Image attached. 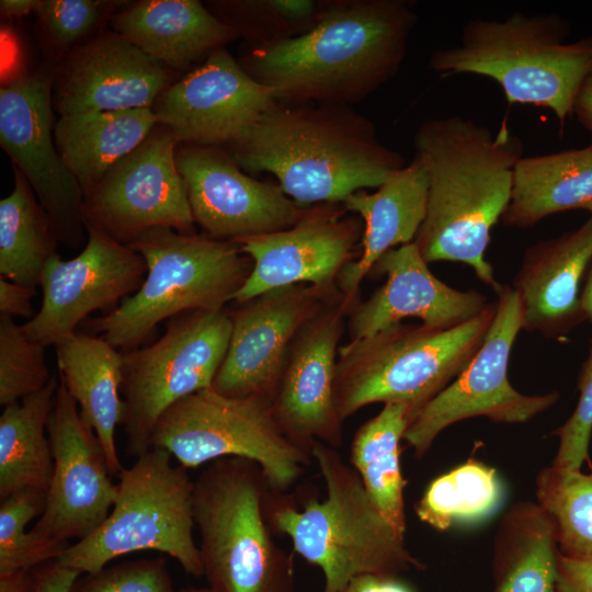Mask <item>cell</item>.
Returning a JSON list of instances; mask_svg holds the SVG:
<instances>
[{
    "label": "cell",
    "mask_w": 592,
    "mask_h": 592,
    "mask_svg": "<svg viewBox=\"0 0 592 592\" xmlns=\"http://www.w3.org/2000/svg\"><path fill=\"white\" fill-rule=\"evenodd\" d=\"M277 105L226 47L170 84L151 110L180 144L227 145Z\"/></svg>",
    "instance_id": "obj_21"
},
{
    "label": "cell",
    "mask_w": 592,
    "mask_h": 592,
    "mask_svg": "<svg viewBox=\"0 0 592 592\" xmlns=\"http://www.w3.org/2000/svg\"><path fill=\"white\" fill-rule=\"evenodd\" d=\"M247 458L207 464L194 480L193 517L203 576L213 592H296L294 563L273 539V494Z\"/></svg>",
    "instance_id": "obj_6"
},
{
    "label": "cell",
    "mask_w": 592,
    "mask_h": 592,
    "mask_svg": "<svg viewBox=\"0 0 592 592\" xmlns=\"http://www.w3.org/2000/svg\"><path fill=\"white\" fill-rule=\"evenodd\" d=\"M536 497L554 525L559 551L592 556V473L550 465L537 476Z\"/></svg>",
    "instance_id": "obj_35"
},
{
    "label": "cell",
    "mask_w": 592,
    "mask_h": 592,
    "mask_svg": "<svg viewBox=\"0 0 592 592\" xmlns=\"http://www.w3.org/2000/svg\"><path fill=\"white\" fill-rule=\"evenodd\" d=\"M591 258L592 215L578 229L526 249L513 286L524 330L559 338L585 320L580 294Z\"/></svg>",
    "instance_id": "obj_24"
},
{
    "label": "cell",
    "mask_w": 592,
    "mask_h": 592,
    "mask_svg": "<svg viewBox=\"0 0 592 592\" xmlns=\"http://www.w3.org/2000/svg\"><path fill=\"white\" fill-rule=\"evenodd\" d=\"M310 456L323 478L326 498H310L299 510L273 492L269 517L274 531L289 537L295 553L322 570V592H339L362 574L422 569L405 535L379 512L337 448L316 442Z\"/></svg>",
    "instance_id": "obj_4"
},
{
    "label": "cell",
    "mask_w": 592,
    "mask_h": 592,
    "mask_svg": "<svg viewBox=\"0 0 592 592\" xmlns=\"http://www.w3.org/2000/svg\"><path fill=\"white\" fill-rule=\"evenodd\" d=\"M414 415L407 403L388 402L354 433L350 462L369 498L384 517L401 534L406 532L400 441Z\"/></svg>",
    "instance_id": "obj_32"
},
{
    "label": "cell",
    "mask_w": 592,
    "mask_h": 592,
    "mask_svg": "<svg viewBox=\"0 0 592 592\" xmlns=\"http://www.w3.org/2000/svg\"><path fill=\"white\" fill-rule=\"evenodd\" d=\"M179 592H213L209 588H195L186 587L181 589Z\"/></svg>",
    "instance_id": "obj_50"
},
{
    "label": "cell",
    "mask_w": 592,
    "mask_h": 592,
    "mask_svg": "<svg viewBox=\"0 0 592 592\" xmlns=\"http://www.w3.org/2000/svg\"><path fill=\"white\" fill-rule=\"evenodd\" d=\"M58 242L52 219L14 167L13 190L0 201V276L36 288Z\"/></svg>",
    "instance_id": "obj_33"
},
{
    "label": "cell",
    "mask_w": 592,
    "mask_h": 592,
    "mask_svg": "<svg viewBox=\"0 0 592 592\" xmlns=\"http://www.w3.org/2000/svg\"><path fill=\"white\" fill-rule=\"evenodd\" d=\"M110 5L94 0H41L35 13L50 41L69 47L94 30Z\"/></svg>",
    "instance_id": "obj_41"
},
{
    "label": "cell",
    "mask_w": 592,
    "mask_h": 592,
    "mask_svg": "<svg viewBox=\"0 0 592 592\" xmlns=\"http://www.w3.org/2000/svg\"><path fill=\"white\" fill-rule=\"evenodd\" d=\"M592 215V147L522 157L514 170L505 226L530 228L557 213Z\"/></svg>",
    "instance_id": "obj_28"
},
{
    "label": "cell",
    "mask_w": 592,
    "mask_h": 592,
    "mask_svg": "<svg viewBox=\"0 0 592 592\" xmlns=\"http://www.w3.org/2000/svg\"><path fill=\"white\" fill-rule=\"evenodd\" d=\"M38 0H1L0 10L3 15L22 16L36 11Z\"/></svg>",
    "instance_id": "obj_48"
},
{
    "label": "cell",
    "mask_w": 592,
    "mask_h": 592,
    "mask_svg": "<svg viewBox=\"0 0 592 592\" xmlns=\"http://www.w3.org/2000/svg\"><path fill=\"white\" fill-rule=\"evenodd\" d=\"M497 294L496 314L482 344L455 380L414 414L405 432L403 440L417 457H422L436 436L458 421L483 415L498 423H523L559 398L556 391L523 395L510 384L509 360L523 329V309L513 287L502 285Z\"/></svg>",
    "instance_id": "obj_12"
},
{
    "label": "cell",
    "mask_w": 592,
    "mask_h": 592,
    "mask_svg": "<svg viewBox=\"0 0 592 592\" xmlns=\"http://www.w3.org/2000/svg\"><path fill=\"white\" fill-rule=\"evenodd\" d=\"M369 274L386 275V283L348 315L350 340L373 335L409 317L431 328L449 329L489 306L479 292L455 289L433 275L414 242L385 252Z\"/></svg>",
    "instance_id": "obj_23"
},
{
    "label": "cell",
    "mask_w": 592,
    "mask_h": 592,
    "mask_svg": "<svg viewBox=\"0 0 592 592\" xmlns=\"http://www.w3.org/2000/svg\"><path fill=\"white\" fill-rule=\"evenodd\" d=\"M350 311L339 293L299 329L271 399L283 434L309 456L316 442L334 448L342 445L334 382L339 342Z\"/></svg>",
    "instance_id": "obj_19"
},
{
    "label": "cell",
    "mask_w": 592,
    "mask_h": 592,
    "mask_svg": "<svg viewBox=\"0 0 592 592\" xmlns=\"http://www.w3.org/2000/svg\"><path fill=\"white\" fill-rule=\"evenodd\" d=\"M130 247L146 262L144 283L114 310L86 323L121 352L140 348L166 319L224 310L252 270V261L236 242L203 234L156 228Z\"/></svg>",
    "instance_id": "obj_7"
},
{
    "label": "cell",
    "mask_w": 592,
    "mask_h": 592,
    "mask_svg": "<svg viewBox=\"0 0 592 592\" xmlns=\"http://www.w3.org/2000/svg\"><path fill=\"white\" fill-rule=\"evenodd\" d=\"M569 33V23L554 13L473 19L457 44L431 54L429 68L444 76L490 78L509 103L548 109L563 125L592 72V36L566 42Z\"/></svg>",
    "instance_id": "obj_5"
},
{
    "label": "cell",
    "mask_w": 592,
    "mask_h": 592,
    "mask_svg": "<svg viewBox=\"0 0 592 592\" xmlns=\"http://www.w3.org/2000/svg\"><path fill=\"white\" fill-rule=\"evenodd\" d=\"M346 213L342 203L317 204L291 228L234 240L252 261L234 301L299 283L338 288L337 280L356 259L355 247L364 231L362 219Z\"/></svg>",
    "instance_id": "obj_20"
},
{
    "label": "cell",
    "mask_w": 592,
    "mask_h": 592,
    "mask_svg": "<svg viewBox=\"0 0 592 592\" xmlns=\"http://www.w3.org/2000/svg\"><path fill=\"white\" fill-rule=\"evenodd\" d=\"M557 592H592V556L558 553Z\"/></svg>",
    "instance_id": "obj_42"
},
{
    "label": "cell",
    "mask_w": 592,
    "mask_h": 592,
    "mask_svg": "<svg viewBox=\"0 0 592 592\" xmlns=\"http://www.w3.org/2000/svg\"><path fill=\"white\" fill-rule=\"evenodd\" d=\"M497 471L474 458L435 478L414 505L417 516L445 531L455 524L476 523L492 515L503 501Z\"/></svg>",
    "instance_id": "obj_34"
},
{
    "label": "cell",
    "mask_w": 592,
    "mask_h": 592,
    "mask_svg": "<svg viewBox=\"0 0 592 592\" xmlns=\"http://www.w3.org/2000/svg\"><path fill=\"white\" fill-rule=\"evenodd\" d=\"M580 303L585 319L592 322V258L583 276Z\"/></svg>",
    "instance_id": "obj_49"
},
{
    "label": "cell",
    "mask_w": 592,
    "mask_h": 592,
    "mask_svg": "<svg viewBox=\"0 0 592 592\" xmlns=\"http://www.w3.org/2000/svg\"><path fill=\"white\" fill-rule=\"evenodd\" d=\"M578 389L580 396L574 411L553 432L559 445L551 466L561 470H580L588 459L592 433V340L578 375Z\"/></svg>",
    "instance_id": "obj_40"
},
{
    "label": "cell",
    "mask_w": 592,
    "mask_h": 592,
    "mask_svg": "<svg viewBox=\"0 0 592 592\" xmlns=\"http://www.w3.org/2000/svg\"><path fill=\"white\" fill-rule=\"evenodd\" d=\"M572 114L578 122L590 133L592 147V72L581 84L573 103Z\"/></svg>",
    "instance_id": "obj_46"
},
{
    "label": "cell",
    "mask_w": 592,
    "mask_h": 592,
    "mask_svg": "<svg viewBox=\"0 0 592 592\" xmlns=\"http://www.w3.org/2000/svg\"><path fill=\"white\" fill-rule=\"evenodd\" d=\"M34 592H70L79 571L62 566L58 559L44 562L33 569Z\"/></svg>",
    "instance_id": "obj_44"
},
{
    "label": "cell",
    "mask_w": 592,
    "mask_h": 592,
    "mask_svg": "<svg viewBox=\"0 0 592 592\" xmlns=\"http://www.w3.org/2000/svg\"><path fill=\"white\" fill-rule=\"evenodd\" d=\"M177 75L122 35L105 32L70 49L55 67L54 110L65 116L151 109Z\"/></svg>",
    "instance_id": "obj_22"
},
{
    "label": "cell",
    "mask_w": 592,
    "mask_h": 592,
    "mask_svg": "<svg viewBox=\"0 0 592 592\" xmlns=\"http://www.w3.org/2000/svg\"><path fill=\"white\" fill-rule=\"evenodd\" d=\"M231 333L228 311H192L171 318L150 345L122 352L125 451L151 448L160 415L180 399L210 388Z\"/></svg>",
    "instance_id": "obj_11"
},
{
    "label": "cell",
    "mask_w": 592,
    "mask_h": 592,
    "mask_svg": "<svg viewBox=\"0 0 592 592\" xmlns=\"http://www.w3.org/2000/svg\"><path fill=\"white\" fill-rule=\"evenodd\" d=\"M187 470L173 465L162 448L137 457L118 475L116 499L104 522L58 561L80 573L95 572L124 555L155 550L174 558L187 574L202 577L193 537L194 480Z\"/></svg>",
    "instance_id": "obj_9"
},
{
    "label": "cell",
    "mask_w": 592,
    "mask_h": 592,
    "mask_svg": "<svg viewBox=\"0 0 592 592\" xmlns=\"http://www.w3.org/2000/svg\"><path fill=\"white\" fill-rule=\"evenodd\" d=\"M322 4L315 0H221L209 1L207 8L252 47H262L309 31Z\"/></svg>",
    "instance_id": "obj_36"
},
{
    "label": "cell",
    "mask_w": 592,
    "mask_h": 592,
    "mask_svg": "<svg viewBox=\"0 0 592 592\" xmlns=\"http://www.w3.org/2000/svg\"><path fill=\"white\" fill-rule=\"evenodd\" d=\"M70 592H177L163 557L143 558L81 573Z\"/></svg>",
    "instance_id": "obj_39"
},
{
    "label": "cell",
    "mask_w": 592,
    "mask_h": 592,
    "mask_svg": "<svg viewBox=\"0 0 592 592\" xmlns=\"http://www.w3.org/2000/svg\"><path fill=\"white\" fill-rule=\"evenodd\" d=\"M413 146L429 177L426 214L413 242L428 263H465L498 292L502 285L485 253L511 200L521 139L505 122L493 132L452 115L421 124Z\"/></svg>",
    "instance_id": "obj_2"
},
{
    "label": "cell",
    "mask_w": 592,
    "mask_h": 592,
    "mask_svg": "<svg viewBox=\"0 0 592 592\" xmlns=\"http://www.w3.org/2000/svg\"><path fill=\"white\" fill-rule=\"evenodd\" d=\"M58 377L78 403L82 418L94 430L111 476L124 467L115 444V430L122 425V352L90 332H76L55 345Z\"/></svg>",
    "instance_id": "obj_27"
},
{
    "label": "cell",
    "mask_w": 592,
    "mask_h": 592,
    "mask_svg": "<svg viewBox=\"0 0 592 592\" xmlns=\"http://www.w3.org/2000/svg\"><path fill=\"white\" fill-rule=\"evenodd\" d=\"M175 163L195 224L216 240L291 228L314 206L294 201L280 185L249 177L223 146L179 144Z\"/></svg>",
    "instance_id": "obj_17"
},
{
    "label": "cell",
    "mask_w": 592,
    "mask_h": 592,
    "mask_svg": "<svg viewBox=\"0 0 592 592\" xmlns=\"http://www.w3.org/2000/svg\"><path fill=\"white\" fill-rule=\"evenodd\" d=\"M151 447L166 449L186 469L224 457L247 458L280 493L298 480L311 458L283 434L269 398L228 397L212 387L170 406L155 426Z\"/></svg>",
    "instance_id": "obj_10"
},
{
    "label": "cell",
    "mask_w": 592,
    "mask_h": 592,
    "mask_svg": "<svg viewBox=\"0 0 592 592\" xmlns=\"http://www.w3.org/2000/svg\"><path fill=\"white\" fill-rule=\"evenodd\" d=\"M33 569H23L0 574V592H34Z\"/></svg>",
    "instance_id": "obj_47"
},
{
    "label": "cell",
    "mask_w": 592,
    "mask_h": 592,
    "mask_svg": "<svg viewBox=\"0 0 592 592\" xmlns=\"http://www.w3.org/2000/svg\"><path fill=\"white\" fill-rule=\"evenodd\" d=\"M338 288L299 283L264 292L228 312L231 333L212 388L228 397H273L299 329Z\"/></svg>",
    "instance_id": "obj_18"
},
{
    "label": "cell",
    "mask_w": 592,
    "mask_h": 592,
    "mask_svg": "<svg viewBox=\"0 0 592 592\" xmlns=\"http://www.w3.org/2000/svg\"><path fill=\"white\" fill-rule=\"evenodd\" d=\"M157 124L151 109L86 112L59 116L54 138L65 164L86 193Z\"/></svg>",
    "instance_id": "obj_29"
},
{
    "label": "cell",
    "mask_w": 592,
    "mask_h": 592,
    "mask_svg": "<svg viewBox=\"0 0 592 592\" xmlns=\"http://www.w3.org/2000/svg\"><path fill=\"white\" fill-rule=\"evenodd\" d=\"M113 31L179 73L239 38L198 0H141L111 16Z\"/></svg>",
    "instance_id": "obj_26"
},
{
    "label": "cell",
    "mask_w": 592,
    "mask_h": 592,
    "mask_svg": "<svg viewBox=\"0 0 592 592\" xmlns=\"http://www.w3.org/2000/svg\"><path fill=\"white\" fill-rule=\"evenodd\" d=\"M339 592H412L392 574H362L353 578Z\"/></svg>",
    "instance_id": "obj_45"
},
{
    "label": "cell",
    "mask_w": 592,
    "mask_h": 592,
    "mask_svg": "<svg viewBox=\"0 0 592 592\" xmlns=\"http://www.w3.org/2000/svg\"><path fill=\"white\" fill-rule=\"evenodd\" d=\"M225 146L242 170L273 174L304 205L342 203L408 163L366 116L344 105L277 103Z\"/></svg>",
    "instance_id": "obj_3"
},
{
    "label": "cell",
    "mask_w": 592,
    "mask_h": 592,
    "mask_svg": "<svg viewBox=\"0 0 592 592\" xmlns=\"http://www.w3.org/2000/svg\"><path fill=\"white\" fill-rule=\"evenodd\" d=\"M59 378L52 376L39 391L4 407L0 415V499L22 489L46 491L54 459L47 424Z\"/></svg>",
    "instance_id": "obj_31"
},
{
    "label": "cell",
    "mask_w": 592,
    "mask_h": 592,
    "mask_svg": "<svg viewBox=\"0 0 592 592\" xmlns=\"http://www.w3.org/2000/svg\"><path fill=\"white\" fill-rule=\"evenodd\" d=\"M87 242L70 260L57 253L44 267L39 280V310L22 325L25 334L45 346L77 332L93 311H112L144 283L147 265L130 246L103 231L86 226Z\"/></svg>",
    "instance_id": "obj_16"
},
{
    "label": "cell",
    "mask_w": 592,
    "mask_h": 592,
    "mask_svg": "<svg viewBox=\"0 0 592 592\" xmlns=\"http://www.w3.org/2000/svg\"><path fill=\"white\" fill-rule=\"evenodd\" d=\"M417 21L406 0L323 1L309 31L238 61L278 104L352 106L396 76Z\"/></svg>",
    "instance_id": "obj_1"
},
{
    "label": "cell",
    "mask_w": 592,
    "mask_h": 592,
    "mask_svg": "<svg viewBox=\"0 0 592 592\" xmlns=\"http://www.w3.org/2000/svg\"><path fill=\"white\" fill-rule=\"evenodd\" d=\"M46 491L22 489L1 500L0 504V574L35 567L58 559L71 545L36 537L26 525L41 516Z\"/></svg>",
    "instance_id": "obj_37"
},
{
    "label": "cell",
    "mask_w": 592,
    "mask_h": 592,
    "mask_svg": "<svg viewBox=\"0 0 592 592\" xmlns=\"http://www.w3.org/2000/svg\"><path fill=\"white\" fill-rule=\"evenodd\" d=\"M47 434L54 470L44 512L31 532L44 540L70 544L88 537L104 522L117 486L111 480L94 430L60 378Z\"/></svg>",
    "instance_id": "obj_15"
},
{
    "label": "cell",
    "mask_w": 592,
    "mask_h": 592,
    "mask_svg": "<svg viewBox=\"0 0 592 592\" xmlns=\"http://www.w3.org/2000/svg\"><path fill=\"white\" fill-rule=\"evenodd\" d=\"M494 314L496 304H489L449 329L399 322L341 345L334 382L341 420L376 402L407 403L415 414L467 366Z\"/></svg>",
    "instance_id": "obj_8"
},
{
    "label": "cell",
    "mask_w": 592,
    "mask_h": 592,
    "mask_svg": "<svg viewBox=\"0 0 592 592\" xmlns=\"http://www.w3.org/2000/svg\"><path fill=\"white\" fill-rule=\"evenodd\" d=\"M179 144L171 130L157 124L83 193L84 226L127 246L156 228L195 232L185 184L175 163Z\"/></svg>",
    "instance_id": "obj_13"
},
{
    "label": "cell",
    "mask_w": 592,
    "mask_h": 592,
    "mask_svg": "<svg viewBox=\"0 0 592 592\" xmlns=\"http://www.w3.org/2000/svg\"><path fill=\"white\" fill-rule=\"evenodd\" d=\"M428 196V172L414 156L374 193L357 191L342 202L346 212L358 215L364 224L361 251L337 280L351 310L361 300L360 285L377 260L388 250L414 241L426 214Z\"/></svg>",
    "instance_id": "obj_25"
},
{
    "label": "cell",
    "mask_w": 592,
    "mask_h": 592,
    "mask_svg": "<svg viewBox=\"0 0 592 592\" xmlns=\"http://www.w3.org/2000/svg\"><path fill=\"white\" fill-rule=\"evenodd\" d=\"M45 345L31 340L13 318L0 315V405L5 407L43 389L52 376Z\"/></svg>",
    "instance_id": "obj_38"
},
{
    "label": "cell",
    "mask_w": 592,
    "mask_h": 592,
    "mask_svg": "<svg viewBox=\"0 0 592 592\" xmlns=\"http://www.w3.org/2000/svg\"><path fill=\"white\" fill-rule=\"evenodd\" d=\"M36 288L0 276V315L33 318L32 298Z\"/></svg>",
    "instance_id": "obj_43"
},
{
    "label": "cell",
    "mask_w": 592,
    "mask_h": 592,
    "mask_svg": "<svg viewBox=\"0 0 592 592\" xmlns=\"http://www.w3.org/2000/svg\"><path fill=\"white\" fill-rule=\"evenodd\" d=\"M558 544L538 503L521 502L502 517L496 537L494 592H557Z\"/></svg>",
    "instance_id": "obj_30"
},
{
    "label": "cell",
    "mask_w": 592,
    "mask_h": 592,
    "mask_svg": "<svg viewBox=\"0 0 592 592\" xmlns=\"http://www.w3.org/2000/svg\"><path fill=\"white\" fill-rule=\"evenodd\" d=\"M55 68L20 75L0 89V144L31 184L52 219L59 242L77 249L84 240L82 189L54 138Z\"/></svg>",
    "instance_id": "obj_14"
}]
</instances>
